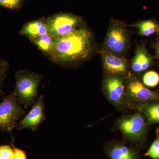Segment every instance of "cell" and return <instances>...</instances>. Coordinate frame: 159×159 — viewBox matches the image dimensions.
<instances>
[{"label": "cell", "instance_id": "obj_1", "mask_svg": "<svg viewBox=\"0 0 159 159\" xmlns=\"http://www.w3.org/2000/svg\"><path fill=\"white\" fill-rule=\"evenodd\" d=\"M93 37L85 28L77 29L68 34L54 38L50 56L60 63H69L85 59L93 50Z\"/></svg>", "mask_w": 159, "mask_h": 159}, {"label": "cell", "instance_id": "obj_2", "mask_svg": "<svg viewBox=\"0 0 159 159\" xmlns=\"http://www.w3.org/2000/svg\"><path fill=\"white\" fill-rule=\"evenodd\" d=\"M41 75L28 70L19 71L16 74L14 92L18 101L25 108L33 105L38 95Z\"/></svg>", "mask_w": 159, "mask_h": 159}, {"label": "cell", "instance_id": "obj_3", "mask_svg": "<svg viewBox=\"0 0 159 159\" xmlns=\"http://www.w3.org/2000/svg\"><path fill=\"white\" fill-rule=\"evenodd\" d=\"M14 92L3 98L0 102V131L11 132L16 126L18 120L25 116Z\"/></svg>", "mask_w": 159, "mask_h": 159}, {"label": "cell", "instance_id": "obj_4", "mask_svg": "<svg viewBox=\"0 0 159 159\" xmlns=\"http://www.w3.org/2000/svg\"><path fill=\"white\" fill-rule=\"evenodd\" d=\"M129 42L125 25L117 20L111 21L103 43V50L122 56L127 50Z\"/></svg>", "mask_w": 159, "mask_h": 159}, {"label": "cell", "instance_id": "obj_5", "mask_svg": "<svg viewBox=\"0 0 159 159\" xmlns=\"http://www.w3.org/2000/svg\"><path fill=\"white\" fill-rule=\"evenodd\" d=\"M148 123L144 115L140 112L121 118L117 127L123 135L134 142H143L146 138Z\"/></svg>", "mask_w": 159, "mask_h": 159}, {"label": "cell", "instance_id": "obj_6", "mask_svg": "<svg viewBox=\"0 0 159 159\" xmlns=\"http://www.w3.org/2000/svg\"><path fill=\"white\" fill-rule=\"evenodd\" d=\"M125 79V93L129 106L159 101V93L147 88L134 75L129 74Z\"/></svg>", "mask_w": 159, "mask_h": 159}, {"label": "cell", "instance_id": "obj_7", "mask_svg": "<svg viewBox=\"0 0 159 159\" xmlns=\"http://www.w3.org/2000/svg\"><path fill=\"white\" fill-rule=\"evenodd\" d=\"M102 86L107 98L114 106L118 108L129 106L125 93L124 77L110 75L103 80Z\"/></svg>", "mask_w": 159, "mask_h": 159}, {"label": "cell", "instance_id": "obj_8", "mask_svg": "<svg viewBox=\"0 0 159 159\" xmlns=\"http://www.w3.org/2000/svg\"><path fill=\"white\" fill-rule=\"evenodd\" d=\"M48 33L53 37L68 34L77 29L80 18L71 13H59L49 17L46 21Z\"/></svg>", "mask_w": 159, "mask_h": 159}, {"label": "cell", "instance_id": "obj_9", "mask_svg": "<svg viewBox=\"0 0 159 159\" xmlns=\"http://www.w3.org/2000/svg\"><path fill=\"white\" fill-rule=\"evenodd\" d=\"M46 119L44 97L41 95L35 100L28 114L17 123L15 128L19 130L28 129L35 132Z\"/></svg>", "mask_w": 159, "mask_h": 159}, {"label": "cell", "instance_id": "obj_10", "mask_svg": "<svg viewBox=\"0 0 159 159\" xmlns=\"http://www.w3.org/2000/svg\"><path fill=\"white\" fill-rule=\"evenodd\" d=\"M100 53L103 67L110 75H120L125 77L128 75V62L126 59L104 50Z\"/></svg>", "mask_w": 159, "mask_h": 159}, {"label": "cell", "instance_id": "obj_11", "mask_svg": "<svg viewBox=\"0 0 159 159\" xmlns=\"http://www.w3.org/2000/svg\"><path fill=\"white\" fill-rule=\"evenodd\" d=\"M154 60V58L148 53L145 45L141 44L137 46L131 62V69L134 73L140 74L153 65Z\"/></svg>", "mask_w": 159, "mask_h": 159}, {"label": "cell", "instance_id": "obj_12", "mask_svg": "<svg viewBox=\"0 0 159 159\" xmlns=\"http://www.w3.org/2000/svg\"><path fill=\"white\" fill-rule=\"evenodd\" d=\"M106 154L110 159H139L138 152L134 148L116 142L107 147Z\"/></svg>", "mask_w": 159, "mask_h": 159}, {"label": "cell", "instance_id": "obj_13", "mask_svg": "<svg viewBox=\"0 0 159 159\" xmlns=\"http://www.w3.org/2000/svg\"><path fill=\"white\" fill-rule=\"evenodd\" d=\"M48 33L46 21L42 19L29 22L24 25L20 31V34L27 36L31 40Z\"/></svg>", "mask_w": 159, "mask_h": 159}, {"label": "cell", "instance_id": "obj_14", "mask_svg": "<svg viewBox=\"0 0 159 159\" xmlns=\"http://www.w3.org/2000/svg\"><path fill=\"white\" fill-rule=\"evenodd\" d=\"M134 107L145 116L148 125L159 124V101L139 103Z\"/></svg>", "mask_w": 159, "mask_h": 159}, {"label": "cell", "instance_id": "obj_15", "mask_svg": "<svg viewBox=\"0 0 159 159\" xmlns=\"http://www.w3.org/2000/svg\"><path fill=\"white\" fill-rule=\"evenodd\" d=\"M129 26L137 29L139 35L142 36H149L159 31V23L154 19L142 20Z\"/></svg>", "mask_w": 159, "mask_h": 159}, {"label": "cell", "instance_id": "obj_16", "mask_svg": "<svg viewBox=\"0 0 159 159\" xmlns=\"http://www.w3.org/2000/svg\"><path fill=\"white\" fill-rule=\"evenodd\" d=\"M39 50L50 54L53 49L54 37L49 33L40 35L31 40Z\"/></svg>", "mask_w": 159, "mask_h": 159}, {"label": "cell", "instance_id": "obj_17", "mask_svg": "<svg viewBox=\"0 0 159 159\" xmlns=\"http://www.w3.org/2000/svg\"><path fill=\"white\" fill-rule=\"evenodd\" d=\"M142 82L145 86L155 87L159 83V74L156 71H147L142 76Z\"/></svg>", "mask_w": 159, "mask_h": 159}, {"label": "cell", "instance_id": "obj_18", "mask_svg": "<svg viewBox=\"0 0 159 159\" xmlns=\"http://www.w3.org/2000/svg\"><path fill=\"white\" fill-rule=\"evenodd\" d=\"M145 155L152 159H159V128L156 129V138L151 145Z\"/></svg>", "mask_w": 159, "mask_h": 159}, {"label": "cell", "instance_id": "obj_19", "mask_svg": "<svg viewBox=\"0 0 159 159\" xmlns=\"http://www.w3.org/2000/svg\"><path fill=\"white\" fill-rule=\"evenodd\" d=\"M8 69V63L6 60L0 58V96L3 94L2 86L7 76Z\"/></svg>", "mask_w": 159, "mask_h": 159}, {"label": "cell", "instance_id": "obj_20", "mask_svg": "<svg viewBox=\"0 0 159 159\" xmlns=\"http://www.w3.org/2000/svg\"><path fill=\"white\" fill-rule=\"evenodd\" d=\"M0 159H14V151L11 145H0Z\"/></svg>", "mask_w": 159, "mask_h": 159}, {"label": "cell", "instance_id": "obj_21", "mask_svg": "<svg viewBox=\"0 0 159 159\" xmlns=\"http://www.w3.org/2000/svg\"><path fill=\"white\" fill-rule=\"evenodd\" d=\"M22 1V0H0V6L14 10L20 7Z\"/></svg>", "mask_w": 159, "mask_h": 159}, {"label": "cell", "instance_id": "obj_22", "mask_svg": "<svg viewBox=\"0 0 159 159\" xmlns=\"http://www.w3.org/2000/svg\"><path fill=\"white\" fill-rule=\"evenodd\" d=\"M11 146L14 151V159H28L26 152L20 148L15 147L13 141L11 143Z\"/></svg>", "mask_w": 159, "mask_h": 159}, {"label": "cell", "instance_id": "obj_23", "mask_svg": "<svg viewBox=\"0 0 159 159\" xmlns=\"http://www.w3.org/2000/svg\"><path fill=\"white\" fill-rule=\"evenodd\" d=\"M153 47L155 52V57L159 61V41L153 44Z\"/></svg>", "mask_w": 159, "mask_h": 159}, {"label": "cell", "instance_id": "obj_24", "mask_svg": "<svg viewBox=\"0 0 159 159\" xmlns=\"http://www.w3.org/2000/svg\"><path fill=\"white\" fill-rule=\"evenodd\" d=\"M156 34H157V36L159 37V31L157 32V33Z\"/></svg>", "mask_w": 159, "mask_h": 159}]
</instances>
